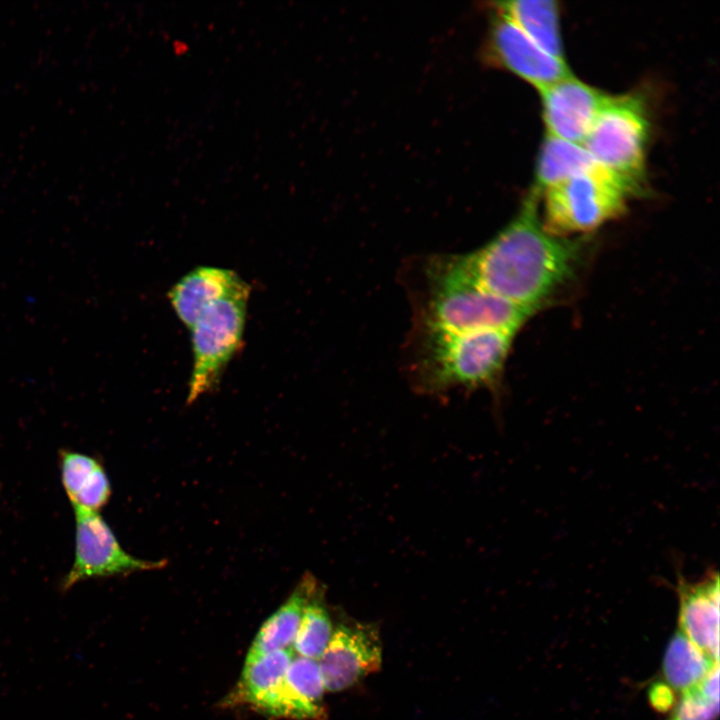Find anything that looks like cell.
Returning <instances> with one entry per match:
<instances>
[{"instance_id":"1","label":"cell","mask_w":720,"mask_h":720,"mask_svg":"<svg viewBox=\"0 0 720 720\" xmlns=\"http://www.w3.org/2000/svg\"><path fill=\"white\" fill-rule=\"evenodd\" d=\"M532 191L518 214L482 247L466 253L488 292L534 312L574 278L583 244L548 233Z\"/></svg>"},{"instance_id":"2","label":"cell","mask_w":720,"mask_h":720,"mask_svg":"<svg viewBox=\"0 0 720 720\" xmlns=\"http://www.w3.org/2000/svg\"><path fill=\"white\" fill-rule=\"evenodd\" d=\"M413 325L452 332L500 330L516 334L534 313L486 291L466 254L410 258L400 273Z\"/></svg>"},{"instance_id":"3","label":"cell","mask_w":720,"mask_h":720,"mask_svg":"<svg viewBox=\"0 0 720 720\" xmlns=\"http://www.w3.org/2000/svg\"><path fill=\"white\" fill-rule=\"evenodd\" d=\"M516 334L500 330L452 332L413 325L403 367L412 388L424 395L453 389L497 388Z\"/></svg>"},{"instance_id":"4","label":"cell","mask_w":720,"mask_h":720,"mask_svg":"<svg viewBox=\"0 0 720 720\" xmlns=\"http://www.w3.org/2000/svg\"><path fill=\"white\" fill-rule=\"evenodd\" d=\"M541 193L544 229L564 238L591 232L621 216L628 199L636 194L619 176L598 163Z\"/></svg>"},{"instance_id":"5","label":"cell","mask_w":720,"mask_h":720,"mask_svg":"<svg viewBox=\"0 0 720 720\" xmlns=\"http://www.w3.org/2000/svg\"><path fill=\"white\" fill-rule=\"evenodd\" d=\"M648 132V112L640 94L607 96L582 145L598 164L639 194Z\"/></svg>"},{"instance_id":"6","label":"cell","mask_w":720,"mask_h":720,"mask_svg":"<svg viewBox=\"0 0 720 720\" xmlns=\"http://www.w3.org/2000/svg\"><path fill=\"white\" fill-rule=\"evenodd\" d=\"M250 287L206 308L191 327L193 354L187 402L218 385L224 369L239 350L244 334Z\"/></svg>"},{"instance_id":"7","label":"cell","mask_w":720,"mask_h":720,"mask_svg":"<svg viewBox=\"0 0 720 720\" xmlns=\"http://www.w3.org/2000/svg\"><path fill=\"white\" fill-rule=\"evenodd\" d=\"M75 514L74 561L61 582L66 591L78 582L159 569L165 561H148L126 552L98 512L73 509Z\"/></svg>"},{"instance_id":"8","label":"cell","mask_w":720,"mask_h":720,"mask_svg":"<svg viewBox=\"0 0 720 720\" xmlns=\"http://www.w3.org/2000/svg\"><path fill=\"white\" fill-rule=\"evenodd\" d=\"M326 691L346 690L361 679L380 670L382 643L377 625L342 622L318 659Z\"/></svg>"},{"instance_id":"9","label":"cell","mask_w":720,"mask_h":720,"mask_svg":"<svg viewBox=\"0 0 720 720\" xmlns=\"http://www.w3.org/2000/svg\"><path fill=\"white\" fill-rule=\"evenodd\" d=\"M488 52L496 64L539 91L571 75L564 60L548 54L497 10L490 27Z\"/></svg>"},{"instance_id":"10","label":"cell","mask_w":720,"mask_h":720,"mask_svg":"<svg viewBox=\"0 0 720 720\" xmlns=\"http://www.w3.org/2000/svg\"><path fill=\"white\" fill-rule=\"evenodd\" d=\"M547 134L582 144L608 95L572 74L540 91Z\"/></svg>"},{"instance_id":"11","label":"cell","mask_w":720,"mask_h":720,"mask_svg":"<svg viewBox=\"0 0 720 720\" xmlns=\"http://www.w3.org/2000/svg\"><path fill=\"white\" fill-rule=\"evenodd\" d=\"M679 630L712 660H719V574L716 570L698 581L677 575Z\"/></svg>"},{"instance_id":"12","label":"cell","mask_w":720,"mask_h":720,"mask_svg":"<svg viewBox=\"0 0 720 720\" xmlns=\"http://www.w3.org/2000/svg\"><path fill=\"white\" fill-rule=\"evenodd\" d=\"M325 691L317 660L296 656L262 711L296 720H325Z\"/></svg>"},{"instance_id":"13","label":"cell","mask_w":720,"mask_h":720,"mask_svg":"<svg viewBox=\"0 0 720 720\" xmlns=\"http://www.w3.org/2000/svg\"><path fill=\"white\" fill-rule=\"evenodd\" d=\"M247 287L232 270L198 266L175 283L168 298L179 320L190 330L206 308Z\"/></svg>"},{"instance_id":"14","label":"cell","mask_w":720,"mask_h":720,"mask_svg":"<svg viewBox=\"0 0 720 720\" xmlns=\"http://www.w3.org/2000/svg\"><path fill=\"white\" fill-rule=\"evenodd\" d=\"M320 590L313 575L302 577L288 599L260 627L246 660L291 648L304 611Z\"/></svg>"},{"instance_id":"15","label":"cell","mask_w":720,"mask_h":720,"mask_svg":"<svg viewBox=\"0 0 720 720\" xmlns=\"http://www.w3.org/2000/svg\"><path fill=\"white\" fill-rule=\"evenodd\" d=\"M496 10L511 20L548 54L564 60L559 8L550 0H515L496 3Z\"/></svg>"},{"instance_id":"16","label":"cell","mask_w":720,"mask_h":720,"mask_svg":"<svg viewBox=\"0 0 720 720\" xmlns=\"http://www.w3.org/2000/svg\"><path fill=\"white\" fill-rule=\"evenodd\" d=\"M294 657L295 653L288 648L245 660L240 681L232 696L234 703L249 704L262 711Z\"/></svg>"},{"instance_id":"17","label":"cell","mask_w":720,"mask_h":720,"mask_svg":"<svg viewBox=\"0 0 720 720\" xmlns=\"http://www.w3.org/2000/svg\"><path fill=\"white\" fill-rule=\"evenodd\" d=\"M596 163L582 144L546 134L537 160L536 185L533 191L540 195L544 189Z\"/></svg>"},{"instance_id":"18","label":"cell","mask_w":720,"mask_h":720,"mask_svg":"<svg viewBox=\"0 0 720 720\" xmlns=\"http://www.w3.org/2000/svg\"><path fill=\"white\" fill-rule=\"evenodd\" d=\"M717 664L678 629L665 651L663 676L672 689L682 694L695 687Z\"/></svg>"},{"instance_id":"19","label":"cell","mask_w":720,"mask_h":720,"mask_svg":"<svg viewBox=\"0 0 720 720\" xmlns=\"http://www.w3.org/2000/svg\"><path fill=\"white\" fill-rule=\"evenodd\" d=\"M333 623L321 589L307 605L291 648L297 656L317 660L328 645Z\"/></svg>"},{"instance_id":"20","label":"cell","mask_w":720,"mask_h":720,"mask_svg":"<svg viewBox=\"0 0 720 720\" xmlns=\"http://www.w3.org/2000/svg\"><path fill=\"white\" fill-rule=\"evenodd\" d=\"M719 665L692 689L682 693L668 720H714L719 713Z\"/></svg>"},{"instance_id":"21","label":"cell","mask_w":720,"mask_h":720,"mask_svg":"<svg viewBox=\"0 0 720 720\" xmlns=\"http://www.w3.org/2000/svg\"><path fill=\"white\" fill-rule=\"evenodd\" d=\"M59 460L61 482L70 503H72L87 487L102 464L94 457L69 450H62Z\"/></svg>"},{"instance_id":"22","label":"cell","mask_w":720,"mask_h":720,"mask_svg":"<svg viewBox=\"0 0 720 720\" xmlns=\"http://www.w3.org/2000/svg\"><path fill=\"white\" fill-rule=\"evenodd\" d=\"M651 696L657 708L663 707L666 709L671 705L672 692L667 687L657 686L654 689V694H651Z\"/></svg>"}]
</instances>
